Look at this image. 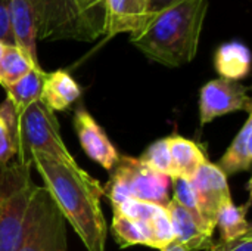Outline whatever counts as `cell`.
Wrapping results in <instances>:
<instances>
[{
    "instance_id": "cell-1",
    "label": "cell",
    "mask_w": 252,
    "mask_h": 251,
    "mask_svg": "<svg viewBox=\"0 0 252 251\" xmlns=\"http://www.w3.org/2000/svg\"><path fill=\"white\" fill-rule=\"evenodd\" d=\"M32 166L87 251H105L108 225L100 207L103 186L86 170L34 154Z\"/></svg>"
},
{
    "instance_id": "cell-2",
    "label": "cell",
    "mask_w": 252,
    "mask_h": 251,
    "mask_svg": "<svg viewBox=\"0 0 252 251\" xmlns=\"http://www.w3.org/2000/svg\"><path fill=\"white\" fill-rule=\"evenodd\" d=\"M208 0H182L157 13L130 41L149 59L165 67H182L198 52Z\"/></svg>"
},
{
    "instance_id": "cell-3",
    "label": "cell",
    "mask_w": 252,
    "mask_h": 251,
    "mask_svg": "<svg viewBox=\"0 0 252 251\" xmlns=\"http://www.w3.org/2000/svg\"><path fill=\"white\" fill-rule=\"evenodd\" d=\"M7 117L18 163L32 166V155L40 154L59 163L77 166V161L63 143L55 112L41 101L32 102L21 114H15L7 101Z\"/></svg>"
},
{
    "instance_id": "cell-4",
    "label": "cell",
    "mask_w": 252,
    "mask_h": 251,
    "mask_svg": "<svg viewBox=\"0 0 252 251\" xmlns=\"http://www.w3.org/2000/svg\"><path fill=\"white\" fill-rule=\"evenodd\" d=\"M30 164L0 163V251H15L19 246L25 216L37 185Z\"/></svg>"
},
{
    "instance_id": "cell-5",
    "label": "cell",
    "mask_w": 252,
    "mask_h": 251,
    "mask_svg": "<svg viewBox=\"0 0 252 251\" xmlns=\"http://www.w3.org/2000/svg\"><path fill=\"white\" fill-rule=\"evenodd\" d=\"M170 178L148 167L140 158L120 157L112 175L103 188L112 207L126 200H139L167 207L170 203Z\"/></svg>"
},
{
    "instance_id": "cell-6",
    "label": "cell",
    "mask_w": 252,
    "mask_h": 251,
    "mask_svg": "<svg viewBox=\"0 0 252 251\" xmlns=\"http://www.w3.org/2000/svg\"><path fill=\"white\" fill-rule=\"evenodd\" d=\"M15 251H66L63 215L44 186L32 195Z\"/></svg>"
},
{
    "instance_id": "cell-7",
    "label": "cell",
    "mask_w": 252,
    "mask_h": 251,
    "mask_svg": "<svg viewBox=\"0 0 252 251\" xmlns=\"http://www.w3.org/2000/svg\"><path fill=\"white\" fill-rule=\"evenodd\" d=\"M38 12V38H72L92 41L99 36L81 15L75 0H35Z\"/></svg>"
},
{
    "instance_id": "cell-8",
    "label": "cell",
    "mask_w": 252,
    "mask_h": 251,
    "mask_svg": "<svg viewBox=\"0 0 252 251\" xmlns=\"http://www.w3.org/2000/svg\"><path fill=\"white\" fill-rule=\"evenodd\" d=\"M248 92L250 87L226 78H216L204 84L199 95L201 124L205 126L217 117L236 111L251 114L252 101Z\"/></svg>"
},
{
    "instance_id": "cell-9",
    "label": "cell",
    "mask_w": 252,
    "mask_h": 251,
    "mask_svg": "<svg viewBox=\"0 0 252 251\" xmlns=\"http://www.w3.org/2000/svg\"><path fill=\"white\" fill-rule=\"evenodd\" d=\"M190 185L199 215L210 232H214L219 212L224 204L232 201L227 176L216 164L205 161L190 180Z\"/></svg>"
},
{
    "instance_id": "cell-10",
    "label": "cell",
    "mask_w": 252,
    "mask_h": 251,
    "mask_svg": "<svg viewBox=\"0 0 252 251\" xmlns=\"http://www.w3.org/2000/svg\"><path fill=\"white\" fill-rule=\"evenodd\" d=\"M126 217L137 222L145 235V246L162 250L174 241L173 226L165 207L139 200H126L117 207Z\"/></svg>"
},
{
    "instance_id": "cell-11",
    "label": "cell",
    "mask_w": 252,
    "mask_h": 251,
    "mask_svg": "<svg viewBox=\"0 0 252 251\" xmlns=\"http://www.w3.org/2000/svg\"><path fill=\"white\" fill-rule=\"evenodd\" d=\"M74 127L77 130L83 151L105 170L112 172V169L118 163L120 154L106 136L105 130L96 123V120L87 109L78 108L75 111Z\"/></svg>"
},
{
    "instance_id": "cell-12",
    "label": "cell",
    "mask_w": 252,
    "mask_h": 251,
    "mask_svg": "<svg viewBox=\"0 0 252 251\" xmlns=\"http://www.w3.org/2000/svg\"><path fill=\"white\" fill-rule=\"evenodd\" d=\"M151 21L149 0H103V34L139 33Z\"/></svg>"
},
{
    "instance_id": "cell-13",
    "label": "cell",
    "mask_w": 252,
    "mask_h": 251,
    "mask_svg": "<svg viewBox=\"0 0 252 251\" xmlns=\"http://www.w3.org/2000/svg\"><path fill=\"white\" fill-rule=\"evenodd\" d=\"M10 28L15 46L35 68H41L37 56L38 12L35 0H10Z\"/></svg>"
},
{
    "instance_id": "cell-14",
    "label": "cell",
    "mask_w": 252,
    "mask_h": 251,
    "mask_svg": "<svg viewBox=\"0 0 252 251\" xmlns=\"http://www.w3.org/2000/svg\"><path fill=\"white\" fill-rule=\"evenodd\" d=\"M165 209L171 220L176 243L193 251L207 250L214 244L213 235L208 234L205 228L179 203L170 200Z\"/></svg>"
},
{
    "instance_id": "cell-15",
    "label": "cell",
    "mask_w": 252,
    "mask_h": 251,
    "mask_svg": "<svg viewBox=\"0 0 252 251\" xmlns=\"http://www.w3.org/2000/svg\"><path fill=\"white\" fill-rule=\"evenodd\" d=\"M81 96L78 83L63 70L46 72L40 101L52 111H63Z\"/></svg>"
},
{
    "instance_id": "cell-16",
    "label": "cell",
    "mask_w": 252,
    "mask_h": 251,
    "mask_svg": "<svg viewBox=\"0 0 252 251\" xmlns=\"http://www.w3.org/2000/svg\"><path fill=\"white\" fill-rule=\"evenodd\" d=\"M167 143H168V151L171 155L176 178L192 180L193 176L198 173L199 167L205 161H208L202 148L190 139L182 138L179 135H173L167 138Z\"/></svg>"
},
{
    "instance_id": "cell-17",
    "label": "cell",
    "mask_w": 252,
    "mask_h": 251,
    "mask_svg": "<svg viewBox=\"0 0 252 251\" xmlns=\"http://www.w3.org/2000/svg\"><path fill=\"white\" fill-rule=\"evenodd\" d=\"M214 67L220 78L239 81L245 78L251 70L250 49L241 41L224 43L216 52Z\"/></svg>"
},
{
    "instance_id": "cell-18",
    "label": "cell",
    "mask_w": 252,
    "mask_h": 251,
    "mask_svg": "<svg viewBox=\"0 0 252 251\" xmlns=\"http://www.w3.org/2000/svg\"><path fill=\"white\" fill-rule=\"evenodd\" d=\"M252 163V117L250 115L224 152V155L216 164L226 176L236 175L239 172H248Z\"/></svg>"
},
{
    "instance_id": "cell-19",
    "label": "cell",
    "mask_w": 252,
    "mask_h": 251,
    "mask_svg": "<svg viewBox=\"0 0 252 251\" xmlns=\"http://www.w3.org/2000/svg\"><path fill=\"white\" fill-rule=\"evenodd\" d=\"M46 71L43 68H32L18 81L4 87L7 93V101L12 105L15 114H21L32 102L40 101Z\"/></svg>"
},
{
    "instance_id": "cell-20",
    "label": "cell",
    "mask_w": 252,
    "mask_h": 251,
    "mask_svg": "<svg viewBox=\"0 0 252 251\" xmlns=\"http://www.w3.org/2000/svg\"><path fill=\"white\" fill-rule=\"evenodd\" d=\"M248 207L250 204L238 207L233 204V201H229L221 207L216 223L220 231V243H230L252 232L247 220Z\"/></svg>"
},
{
    "instance_id": "cell-21",
    "label": "cell",
    "mask_w": 252,
    "mask_h": 251,
    "mask_svg": "<svg viewBox=\"0 0 252 251\" xmlns=\"http://www.w3.org/2000/svg\"><path fill=\"white\" fill-rule=\"evenodd\" d=\"M32 68L35 67L16 46H4V52L0 61V84L7 87L30 72Z\"/></svg>"
},
{
    "instance_id": "cell-22",
    "label": "cell",
    "mask_w": 252,
    "mask_h": 251,
    "mask_svg": "<svg viewBox=\"0 0 252 251\" xmlns=\"http://www.w3.org/2000/svg\"><path fill=\"white\" fill-rule=\"evenodd\" d=\"M112 210H114L112 232L120 247L127 249L131 246H145V235L142 232V228L137 225V222L126 217L117 209H112Z\"/></svg>"
},
{
    "instance_id": "cell-23",
    "label": "cell",
    "mask_w": 252,
    "mask_h": 251,
    "mask_svg": "<svg viewBox=\"0 0 252 251\" xmlns=\"http://www.w3.org/2000/svg\"><path fill=\"white\" fill-rule=\"evenodd\" d=\"M140 161H143L148 167H151L152 170L165 175L170 179H174V167H173V161H171V155L168 151V143H167V138L155 141L140 157Z\"/></svg>"
},
{
    "instance_id": "cell-24",
    "label": "cell",
    "mask_w": 252,
    "mask_h": 251,
    "mask_svg": "<svg viewBox=\"0 0 252 251\" xmlns=\"http://www.w3.org/2000/svg\"><path fill=\"white\" fill-rule=\"evenodd\" d=\"M171 182H173V189H174L173 200L176 203H179L182 207H185L205 228V231L213 235V232H210V229L207 228V225L204 223V220H202V217L199 215V209H198V204H196V200H195V195H193V189H192L190 180H186V179H182V178H176V179H171Z\"/></svg>"
},
{
    "instance_id": "cell-25",
    "label": "cell",
    "mask_w": 252,
    "mask_h": 251,
    "mask_svg": "<svg viewBox=\"0 0 252 251\" xmlns=\"http://www.w3.org/2000/svg\"><path fill=\"white\" fill-rule=\"evenodd\" d=\"M15 142L13 133L7 117V101L0 105V163L6 164L15 157Z\"/></svg>"
},
{
    "instance_id": "cell-26",
    "label": "cell",
    "mask_w": 252,
    "mask_h": 251,
    "mask_svg": "<svg viewBox=\"0 0 252 251\" xmlns=\"http://www.w3.org/2000/svg\"><path fill=\"white\" fill-rule=\"evenodd\" d=\"M75 3L92 30L97 36L103 34V0H75Z\"/></svg>"
},
{
    "instance_id": "cell-27",
    "label": "cell",
    "mask_w": 252,
    "mask_h": 251,
    "mask_svg": "<svg viewBox=\"0 0 252 251\" xmlns=\"http://www.w3.org/2000/svg\"><path fill=\"white\" fill-rule=\"evenodd\" d=\"M0 43L15 46L10 28V0H0Z\"/></svg>"
},
{
    "instance_id": "cell-28",
    "label": "cell",
    "mask_w": 252,
    "mask_h": 251,
    "mask_svg": "<svg viewBox=\"0 0 252 251\" xmlns=\"http://www.w3.org/2000/svg\"><path fill=\"white\" fill-rule=\"evenodd\" d=\"M216 251H252V232L230 243L216 244Z\"/></svg>"
},
{
    "instance_id": "cell-29",
    "label": "cell",
    "mask_w": 252,
    "mask_h": 251,
    "mask_svg": "<svg viewBox=\"0 0 252 251\" xmlns=\"http://www.w3.org/2000/svg\"><path fill=\"white\" fill-rule=\"evenodd\" d=\"M182 0H149V16H155L157 13L177 4Z\"/></svg>"
},
{
    "instance_id": "cell-30",
    "label": "cell",
    "mask_w": 252,
    "mask_h": 251,
    "mask_svg": "<svg viewBox=\"0 0 252 251\" xmlns=\"http://www.w3.org/2000/svg\"><path fill=\"white\" fill-rule=\"evenodd\" d=\"M161 251H193V250H189L188 247H185V246H182V244H179V243H176V241H173L171 244H168L165 249H162ZM201 251H216V244H213L210 249H207V250H201Z\"/></svg>"
},
{
    "instance_id": "cell-31",
    "label": "cell",
    "mask_w": 252,
    "mask_h": 251,
    "mask_svg": "<svg viewBox=\"0 0 252 251\" xmlns=\"http://www.w3.org/2000/svg\"><path fill=\"white\" fill-rule=\"evenodd\" d=\"M3 52H4V44H3V43H0V61H1Z\"/></svg>"
}]
</instances>
